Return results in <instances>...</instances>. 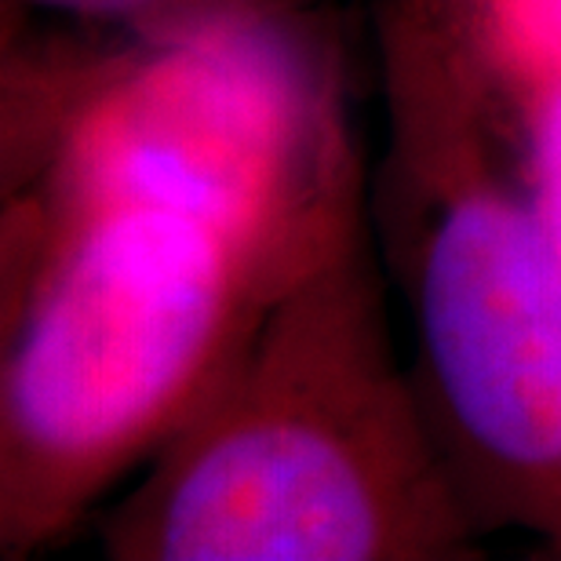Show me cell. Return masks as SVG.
<instances>
[{"label":"cell","instance_id":"cell-4","mask_svg":"<svg viewBox=\"0 0 561 561\" xmlns=\"http://www.w3.org/2000/svg\"><path fill=\"white\" fill-rule=\"evenodd\" d=\"M150 208L302 255L362 216L324 59L271 0L146 30L59 99L41 211Z\"/></svg>","mask_w":561,"mask_h":561},{"label":"cell","instance_id":"cell-5","mask_svg":"<svg viewBox=\"0 0 561 561\" xmlns=\"http://www.w3.org/2000/svg\"><path fill=\"white\" fill-rule=\"evenodd\" d=\"M481 59L518 99L561 81V0H453Z\"/></svg>","mask_w":561,"mask_h":561},{"label":"cell","instance_id":"cell-1","mask_svg":"<svg viewBox=\"0 0 561 561\" xmlns=\"http://www.w3.org/2000/svg\"><path fill=\"white\" fill-rule=\"evenodd\" d=\"M478 522L394 362L365 216L280 285L106 514L117 561H448Z\"/></svg>","mask_w":561,"mask_h":561},{"label":"cell","instance_id":"cell-7","mask_svg":"<svg viewBox=\"0 0 561 561\" xmlns=\"http://www.w3.org/2000/svg\"><path fill=\"white\" fill-rule=\"evenodd\" d=\"M22 4L81 22H128V26H139V33H146L219 8L255 4V0H22Z\"/></svg>","mask_w":561,"mask_h":561},{"label":"cell","instance_id":"cell-2","mask_svg":"<svg viewBox=\"0 0 561 561\" xmlns=\"http://www.w3.org/2000/svg\"><path fill=\"white\" fill-rule=\"evenodd\" d=\"M426 416L478 525L561 551V244L453 0H376Z\"/></svg>","mask_w":561,"mask_h":561},{"label":"cell","instance_id":"cell-3","mask_svg":"<svg viewBox=\"0 0 561 561\" xmlns=\"http://www.w3.org/2000/svg\"><path fill=\"white\" fill-rule=\"evenodd\" d=\"M324 244L277 255L150 208L37 211L4 332L0 554L48 547L150 463Z\"/></svg>","mask_w":561,"mask_h":561},{"label":"cell","instance_id":"cell-6","mask_svg":"<svg viewBox=\"0 0 561 561\" xmlns=\"http://www.w3.org/2000/svg\"><path fill=\"white\" fill-rule=\"evenodd\" d=\"M525 114V136H529V161L536 190L551 216V227L561 244V81L540 84L518 95Z\"/></svg>","mask_w":561,"mask_h":561}]
</instances>
